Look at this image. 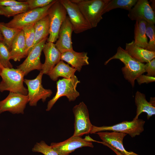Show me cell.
<instances>
[{
  "instance_id": "obj_1",
  "label": "cell",
  "mask_w": 155,
  "mask_h": 155,
  "mask_svg": "<svg viewBox=\"0 0 155 155\" xmlns=\"http://www.w3.org/2000/svg\"><path fill=\"white\" fill-rule=\"evenodd\" d=\"M113 59H119L123 63L124 66L122 68L121 70L124 77L134 87L137 78L145 72V64L133 58L120 46L118 48L115 54L106 61L104 65H106Z\"/></svg>"
},
{
  "instance_id": "obj_2",
  "label": "cell",
  "mask_w": 155,
  "mask_h": 155,
  "mask_svg": "<svg viewBox=\"0 0 155 155\" xmlns=\"http://www.w3.org/2000/svg\"><path fill=\"white\" fill-rule=\"evenodd\" d=\"M78 7L91 28L96 27L110 0H70Z\"/></svg>"
},
{
  "instance_id": "obj_3",
  "label": "cell",
  "mask_w": 155,
  "mask_h": 155,
  "mask_svg": "<svg viewBox=\"0 0 155 155\" xmlns=\"http://www.w3.org/2000/svg\"><path fill=\"white\" fill-rule=\"evenodd\" d=\"M2 80L0 82V92L5 91L27 95L28 90L23 85V72L18 69L13 68H2L0 72Z\"/></svg>"
},
{
  "instance_id": "obj_4",
  "label": "cell",
  "mask_w": 155,
  "mask_h": 155,
  "mask_svg": "<svg viewBox=\"0 0 155 155\" xmlns=\"http://www.w3.org/2000/svg\"><path fill=\"white\" fill-rule=\"evenodd\" d=\"M54 1L44 7L38 8L18 14L9 22L4 23V25L9 27L22 30L24 28L36 23L48 15L49 10L55 2Z\"/></svg>"
},
{
  "instance_id": "obj_5",
  "label": "cell",
  "mask_w": 155,
  "mask_h": 155,
  "mask_svg": "<svg viewBox=\"0 0 155 155\" xmlns=\"http://www.w3.org/2000/svg\"><path fill=\"white\" fill-rule=\"evenodd\" d=\"M80 82L75 75L70 78H63L57 82V91L55 96L48 102L46 111L51 110L54 105L61 97L65 96L69 101L75 100L80 95L76 90L77 84Z\"/></svg>"
},
{
  "instance_id": "obj_6",
  "label": "cell",
  "mask_w": 155,
  "mask_h": 155,
  "mask_svg": "<svg viewBox=\"0 0 155 155\" xmlns=\"http://www.w3.org/2000/svg\"><path fill=\"white\" fill-rule=\"evenodd\" d=\"M66 11L59 0H56L49 9L48 15L49 19V36L47 42L54 43L56 41L61 26L66 18Z\"/></svg>"
},
{
  "instance_id": "obj_7",
  "label": "cell",
  "mask_w": 155,
  "mask_h": 155,
  "mask_svg": "<svg viewBox=\"0 0 155 155\" xmlns=\"http://www.w3.org/2000/svg\"><path fill=\"white\" fill-rule=\"evenodd\" d=\"M145 121L139 119L131 121H123L112 126L98 127L93 125L90 133L105 131L122 132L129 134L132 137L139 135L144 131Z\"/></svg>"
},
{
  "instance_id": "obj_8",
  "label": "cell",
  "mask_w": 155,
  "mask_h": 155,
  "mask_svg": "<svg viewBox=\"0 0 155 155\" xmlns=\"http://www.w3.org/2000/svg\"><path fill=\"white\" fill-rule=\"evenodd\" d=\"M43 74L41 71L34 79H24V82L27 86L28 90V96L29 104L31 106H36L40 100L44 102L47 98L52 94V91L50 89L44 88L42 84V78Z\"/></svg>"
},
{
  "instance_id": "obj_9",
  "label": "cell",
  "mask_w": 155,
  "mask_h": 155,
  "mask_svg": "<svg viewBox=\"0 0 155 155\" xmlns=\"http://www.w3.org/2000/svg\"><path fill=\"white\" fill-rule=\"evenodd\" d=\"M73 111L75 117L74 131L73 135L81 137L90 133L93 125L90 122L86 105L83 102H80L73 107Z\"/></svg>"
},
{
  "instance_id": "obj_10",
  "label": "cell",
  "mask_w": 155,
  "mask_h": 155,
  "mask_svg": "<svg viewBox=\"0 0 155 155\" xmlns=\"http://www.w3.org/2000/svg\"><path fill=\"white\" fill-rule=\"evenodd\" d=\"M59 0L66 11L75 33H80L92 28L76 4L70 0Z\"/></svg>"
},
{
  "instance_id": "obj_11",
  "label": "cell",
  "mask_w": 155,
  "mask_h": 155,
  "mask_svg": "<svg viewBox=\"0 0 155 155\" xmlns=\"http://www.w3.org/2000/svg\"><path fill=\"white\" fill-rule=\"evenodd\" d=\"M93 140L89 136L82 138L81 137L72 135L63 142L52 143L50 146L59 155H69L79 148L84 147L93 148L92 143Z\"/></svg>"
},
{
  "instance_id": "obj_12",
  "label": "cell",
  "mask_w": 155,
  "mask_h": 155,
  "mask_svg": "<svg viewBox=\"0 0 155 155\" xmlns=\"http://www.w3.org/2000/svg\"><path fill=\"white\" fill-rule=\"evenodd\" d=\"M29 101L28 95L10 92L5 99L0 101V114L5 111L13 114H23Z\"/></svg>"
},
{
  "instance_id": "obj_13",
  "label": "cell",
  "mask_w": 155,
  "mask_h": 155,
  "mask_svg": "<svg viewBox=\"0 0 155 155\" xmlns=\"http://www.w3.org/2000/svg\"><path fill=\"white\" fill-rule=\"evenodd\" d=\"M48 38L44 39L34 46L24 62L17 66V69L22 71L24 75L33 70H41L42 64L40 61V56Z\"/></svg>"
},
{
  "instance_id": "obj_14",
  "label": "cell",
  "mask_w": 155,
  "mask_h": 155,
  "mask_svg": "<svg viewBox=\"0 0 155 155\" xmlns=\"http://www.w3.org/2000/svg\"><path fill=\"white\" fill-rule=\"evenodd\" d=\"M155 12L147 0H138L129 11L128 17L132 20H143L155 24Z\"/></svg>"
},
{
  "instance_id": "obj_15",
  "label": "cell",
  "mask_w": 155,
  "mask_h": 155,
  "mask_svg": "<svg viewBox=\"0 0 155 155\" xmlns=\"http://www.w3.org/2000/svg\"><path fill=\"white\" fill-rule=\"evenodd\" d=\"M73 30L68 16L62 24L58 34V38L55 44L57 49L62 53L73 50L71 35Z\"/></svg>"
},
{
  "instance_id": "obj_16",
  "label": "cell",
  "mask_w": 155,
  "mask_h": 155,
  "mask_svg": "<svg viewBox=\"0 0 155 155\" xmlns=\"http://www.w3.org/2000/svg\"><path fill=\"white\" fill-rule=\"evenodd\" d=\"M42 51L45 60L41 71L43 74H47L61 61V53L56 48L55 44L51 42L46 43Z\"/></svg>"
},
{
  "instance_id": "obj_17",
  "label": "cell",
  "mask_w": 155,
  "mask_h": 155,
  "mask_svg": "<svg viewBox=\"0 0 155 155\" xmlns=\"http://www.w3.org/2000/svg\"><path fill=\"white\" fill-rule=\"evenodd\" d=\"M103 142L106 143L117 150L124 155H130L123 146V140L126 133L113 131L112 132L100 131L96 133Z\"/></svg>"
},
{
  "instance_id": "obj_18",
  "label": "cell",
  "mask_w": 155,
  "mask_h": 155,
  "mask_svg": "<svg viewBox=\"0 0 155 155\" xmlns=\"http://www.w3.org/2000/svg\"><path fill=\"white\" fill-rule=\"evenodd\" d=\"M87 53L78 52L73 50L61 54V59L70 64L72 67L80 72L83 66L88 65Z\"/></svg>"
},
{
  "instance_id": "obj_19",
  "label": "cell",
  "mask_w": 155,
  "mask_h": 155,
  "mask_svg": "<svg viewBox=\"0 0 155 155\" xmlns=\"http://www.w3.org/2000/svg\"><path fill=\"white\" fill-rule=\"evenodd\" d=\"M125 50L133 58L143 63H147L155 58V51L148 50L136 45L134 40L126 43Z\"/></svg>"
},
{
  "instance_id": "obj_20",
  "label": "cell",
  "mask_w": 155,
  "mask_h": 155,
  "mask_svg": "<svg viewBox=\"0 0 155 155\" xmlns=\"http://www.w3.org/2000/svg\"><path fill=\"white\" fill-rule=\"evenodd\" d=\"M10 51V59L15 61H20L27 56L25 42L22 30L13 40Z\"/></svg>"
},
{
  "instance_id": "obj_21",
  "label": "cell",
  "mask_w": 155,
  "mask_h": 155,
  "mask_svg": "<svg viewBox=\"0 0 155 155\" xmlns=\"http://www.w3.org/2000/svg\"><path fill=\"white\" fill-rule=\"evenodd\" d=\"M135 103L137 106L136 115L133 120L138 119L139 116L142 113L147 114L148 119L155 114V107L146 100V96L137 91L135 96Z\"/></svg>"
},
{
  "instance_id": "obj_22",
  "label": "cell",
  "mask_w": 155,
  "mask_h": 155,
  "mask_svg": "<svg viewBox=\"0 0 155 155\" xmlns=\"http://www.w3.org/2000/svg\"><path fill=\"white\" fill-rule=\"evenodd\" d=\"M76 71L75 69L71 67L61 60L47 75L52 80L56 81L60 77L66 78H71L75 75Z\"/></svg>"
},
{
  "instance_id": "obj_23",
  "label": "cell",
  "mask_w": 155,
  "mask_h": 155,
  "mask_svg": "<svg viewBox=\"0 0 155 155\" xmlns=\"http://www.w3.org/2000/svg\"><path fill=\"white\" fill-rule=\"evenodd\" d=\"M34 27L35 40L31 50L41 40L48 37L49 34L50 22L48 15H47L36 23Z\"/></svg>"
},
{
  "instance_id": "obj_24",
  "label": "cell",
  "mask_w": 155,
  "mask_h": 155,
  "mask_svg": "<svg viewBox=\"0 0 155 155\" xmlns=\"http://www.w3.org/2000/svg\"><path fill=\"white\" fill-rule=\"evenodd\" d=\"M147 22L143 20L136 21L134 30V42L137 46L146 49L148 45L146 34Z\"/></svg>"
},
{
  "instance_id": "obj_25",
  "label": "cell",
  "mask_w": 155,
  "mask_h": 155,
  "mask_svg": "<svg viewBox=\"0 0 155 155\" xmlns=\"http://www.w3.org/2000/svg\"><path fill=\"white\" fill-rule=\"evenodd\" d=\"M137 0H110L104 11V14L115 9L121 8L129 11L133 7Z\"/></svg>"
},
{
  "instance_id": "obj_26",
  "label": "cell",
  "mask_w": 155,
  "mask_h": 155,
  "mask_svg": "<svg viewBox=\"0 0 155 155\" xmlns=\"http://www.w3.org/2000/svg\"><path fill=\"white\" fill-rule=\"evenodd\" d=\"M21 30L7 27L4 22H0V31L3 37V42L9 50L11 49L13 40Z\"/></svg>"
},
{
  "instance_id": "obj_27",
  "label": "cell",
  "mask_w": 155,
  "mask_h": 155,
  "mask_svg": "<svg viewBox=\"0 0 155 155\" xmlns=\"http://www.w3.org/2000/svg\"><path fill=\"white\" fill-rule=\"evenodd\" d=\"M28 10L26 3L22 5L0 7V15L7 18L14 16Z\"/></svg>"
},
{
  "instance_id": "obj_28",
  "label": "cell",
  "mask_w": 155,
  "mask_h": 155,
  "mask_svg": "<svg viewBox=\"0 0 155 155\" xmlns=\"http://www.w3.org/2000/svg\"><path fill=\"white\" fill-rule=\"evenodd\" d=\"M34 25V24H33L28 26L22 29L25 42L27 56L30 51L34 42L35 32Z\"/></svg>"
},
{
  "instance_id": "obj_29",
  "label": "cell",
  "mask_w": 155,
  "mask_h": 155,
  "mask_svg": "<svg viewBox=\"0 0 155 155\" xmlns=\"http://www.w3.org/2000/svg\"><path fill=\"white\" fill-rule=\"evenodd\" d=\"M10 60L9 49L3 42H0V64L4 68H13Z\"/></svg>"
},
{
  "instance_id": "obj_30",
  "label": "cell",
  "mask_w": 155,
  "mask_h": 155,
  "mask_svg": "<svg viewBox=\"0 0 155 155\" xmlns=\"http://www.w3.org/2000/svg\"><path fill=\"white\" fill-rule=\"evenodd\" d=\"M34 152L41 153L44 155H59L50 146L43 141L37 142L32 148Z\"/></svg>"
},
{
  "instance_id": "obj_31",
  "label": "cell",
  "mask_w": 155,
  "mask_h": 155,
  "mask_svg": "<svg viewBox=\"0 0 155 155\" xmlns=\"http://www.w3.org/2000/svg\"><path fill=\"white\" fill-rule=\"evenodd\" d=\"M146 34L149 38L146 49L155 51V26L154 24L147 22Z\"/></svg>"
},
{
  "instance_id": "obj_32",
  "label": "cell",
  "mask_w": 155,
  "mask_h": 155,
  "mask_svg": "<svg viewBox=\"0 0 155 155\" xmlns=\"http://www.w3.org/2000/svg\"><path fill=\"white\" fill-rule=\"evenodd\" d=\"M54 0H27L25 1L27 4L28 10L44 7L52 2Z\"/></svg>"
},
{
  "instance_id": "obj_33",
  "label": "cell",
  "mask_w": 155,
  "mask_h": 155,
  "mask_svg": "<svg viewBox=\"0 0 155 155\" xmlns=\"http://www.w3.org/2000/svg\"><path fill=\"white\" fill-rule=\"evenodd\" d=\"M145 64L144 69L147 73L146 75L150 76L155 77V59H152Z\"/></svg>"
},
{
  "instance_id": "obj_34",
  "label": "cell",
  "mask_w": 155,
  "mask_h": 155,
  "mask_svg": "<svg viewBox=\"0 0 155 155\" xmlns=\"http://www.w3.org/2000/svg\"><path fill=\"white\" fill-rule=\"evenodd\" d=\"M25 1L15 0H0V7L22 5L26 3Z\"/></svg>"
},
{
  "instance_id": "obj_35",
  "label": "cell",
  "mask_w": 155,
  "mask_h": 155,
  "mask_svg": "<svg viewBox=\"0 0 155 155\" xmlns=\"http://www.w3.org/2000/svg\"><path fill=\"white\" fill-rule=\"evenodd\" d=\"M136 80L138 84L140 85L143 83L148 84L154 82L155 77L142 74L138 76Z\"/></svg>"
},
{
  "instance_id": "obj_36",
  "label": "cell",
  "mask_w": 155,
  "mask_h": 155,
  "mask_svg": "<svg viewBox=\"0 0 155 155\" xmlns=\"http://www.w3.org/2000/svg\"><path fill=\"white\" fill-rule=\"evenodd\" d=\"M99 143H101L103 145L106 146L108 148H110L111 150H112L117 155H124L122 153H121L118 150H117L116 149L110 145L106 143H104L103 142H98Z\"/></svg>"
},
{
  "instance_id": "obj_37",
  "label": "cell",
  "mask_w": 155,
  "mask_h": 155,
  "mask_svg": "<svg viewBox=\"0 0 155 155\" xmlns=\"http://www.w3.org/2000/svg\"><path fill=\"white\" fill-rule=\"evenodd\" d=\"M149 102L155 106V98L151 97Z\"/></svg>"
},
{
  "instance_id": "obj_38",
  "label": "cell",
  "mask_w": 155,
  "mask_h": 155,
  "mask_svg": "<svg viewBox=\"0 0 155 155\" xmlns=\"http://www.w3.org/2000/svg\"><path fill=\"white\" fill-rule=\"evenodd\" d=\"M3 37L0 31V42H3Z\"/></svg>"
},
{
  "instance_id": "obj_39",
  "label": "cell",
  "mask_w": 155,
  "mask_h": 155,
  "mask_svg": "<svg viewBox=\"0 0 155 155\" xmlns=\"http://www.w3.org/2000/svg\"><path fill=\"white\" fill-rule=\"evenodd\" d=\"M129 152L130 155H139L132 151Z\"/></svg>"
}]
</instances>
